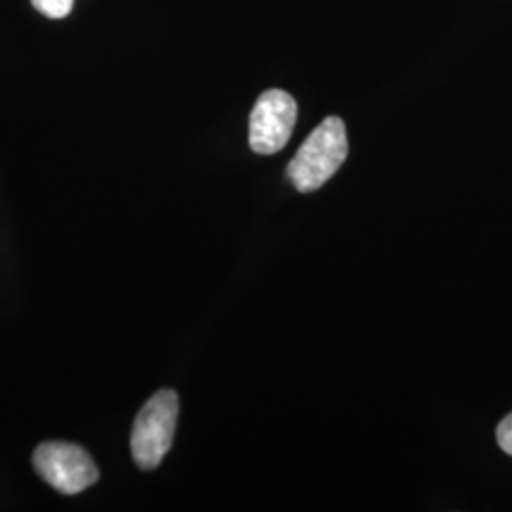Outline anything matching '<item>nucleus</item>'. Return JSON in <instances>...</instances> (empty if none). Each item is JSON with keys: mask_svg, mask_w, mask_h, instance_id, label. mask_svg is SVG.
<instances>
[{"mask_svg": "<svg viewBox=\"0 0 512 512\" xmlns=\"http://www.w3.org/2000/svg\"><path fill=\"white\" fill-rule=\"evenodd\" d=\"M348 150L346 124L338 116H329L298 148L287 167V177L302 194L319 190L346 162Z\"/></svg>", "mask_w": 512, "mask_h": 512, "instance_id": "f257e3e1", "label": "nucleus"}, {"mask_svg": "<svg viewBox=\"0 0 512 512\" xmlns=\"http://www.w3.org/2000/svg\"><path fill=\"white\" fill-rule=\"evenodd\" d=\"M179 418V397L162 389L141 408L131 431V454L143 471L156 469L173 444Z\"/></svg>", "mask_w": 512, "mask_h": 512, "instance_id": "f03ea898", "label": "nucleus"}, {"mask_svg": "<svg viewBox=\"0 0 512 512\" xmlns=\"http://www.w3.org/2000/svg\"><path fill=\"white\" fill-rule=\"evenodd\" d=\"M33 465L38 475L61 494H80L99 480V471L90 454L69 442L40 444L35 450Z\"/></svg>", "mask_w": 512, "mask_h": 512, "instance_id": "7ed1b4c3", "label": "nucleus"}, {"mask_svg": "<svg viewBox=\"0 0 512 512\" xmlns=\"http://www.w3.org/2000/svg\"><path fill=\"white\" fill-rule=\"evenodd\" d=\"M298 107L291 93L268 90L256 99L249 118V145L256 154L283 150L293 135Z\"/></svg>", "mask_w": 512, "mask_h": 512, "instance_id": "20e7f679", "label": "nucleus"}, {"mask_svg": "<svg viewBox=\"0 0 512 512\" xmlns=\"http://www.w3.org/2000/svg\"><path fill=\"white\" fill-rule=\"evenodd\" d=\"M33 6L46 18H67L73 10L74 0H31Z\"/></svg>", "mask_w": 512, "mask_h": 512, "instance_id": "39448f33", "label": "nucleus"}, {"mask_svg": "<svg viewBox=\"0 0 512 512\" xmlns=\"http://www.w3.org/2000/svg\"><path fill=\"white\" fill-rule=\"evenodd\" d=\"M497 442L503 452L512 456V414L499 423L497 427Z\"/></svg>", "mask_w": 512, "mask_h": 512, "instance_id": "423d86ee", "label": "nucleus"}]
</instances>
